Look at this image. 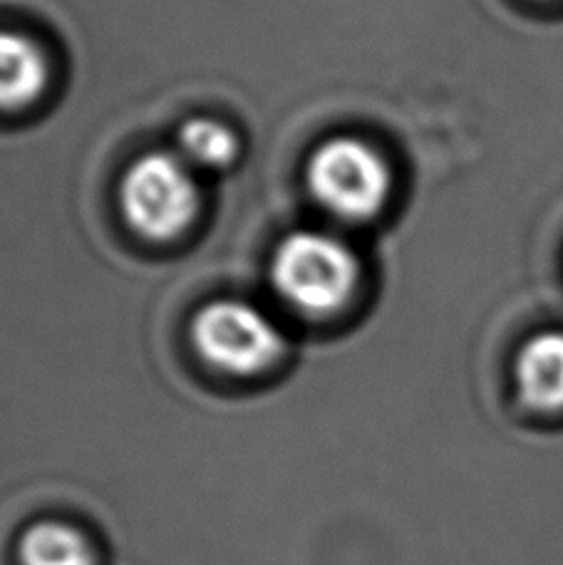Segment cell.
I'll list each match as a JSON object with an SVG mask.
<instances>
[{"instance_id": "1", "label": "cell", "mask_w": 563, "mask_h": 565, "mask_svg": "<svg viewBox=\"0 0 563 565\" xmlns=\"http://www.w3.org/2000/svg\"><path fill=\"white\" fill-rule=\"evenodd\" d=\"M270 286L306 316H328L353 296L358 258L346 241L326 231H296L280 241L270 258Z\"/></svg>"}, {"instance_id": "2", "label": "cell", "mask_w": 563, "mask_h": 565, "mask_svg": "<svg viewBox=\"0 0 563 565\" xmlns=\"http://www.w3.org/2000/svg\"><path fill=\"white\" fill-rule=\"evenodd\" d=\"M196 174L177 151H149L132 161L119 184L127 224L152 241L177 238L199 211Z\"/></svg>"}, {"instance_id": "3", "label": "cell", "mask_w": 563, "mask_h": 565, "mask_svg": "<svg viewBox=\"0 0 563 565\" xmlns=\"http://www.w3.org/2000/svg\"><path fill=\"white\" fill-rule=\"evenodd\" d=\"M308 191L340 221H368L385 209L390 169L380 151L355 137H333L310 154Z\"/></svg>"}, {"instance_id": "4", "label": "cell", "mask_w": 563, "mask_h": 565, "mask_svg": "<svg viewBox=\"0 0 563 565\" xmlns=\"http://www.w3.org/2000/svg\"><path fill=\"white\" fill-rule=\"evenodd\" d=\"M199 355L231 375H256L284 355L286 338L276 320L254 302L214 300L191 322Z\"/></svg>"}, {"instance_id": "5", "label": "cell", "mask_w": 563, "mask_h": 565, "mask_svg": "<svg viewBox=\"0 0 563 565\" xmlns=\"http://www.w3.org/2000/svg\"><path fill=\"white\" fill-rule=\"evenodd\" d=\"M517 392L541 415L563 412V330L539 332L524 342L514 365Z\"/></svg>"}, {"instance_id": "6", "label": "cell", "mask_w": 563, "mask_h": 565, "mask_svg": "<svg viewBox=\"0 0 563 565\" xmlns=\"http://www.w3.org/2000/svg\"><path fill=\"white\" fill-rule=\"evenodd\" d=\"M47 57L35 40L0 30V109H18L45 93Z\"/></svg>"}, {"instance_id": "7", "label": "cell", "mask_w": 563, "mask_h": 565, "mask_svg": "<svg viewBox=\"0 0 563 565\" xmlns=\"http://www.w3.org/2000/svg\"><path fill=\"white\" fill-rule=\"evenodd\" d=\"M18 556L23 565H95L89 541L63 521H40L20 539Z\"/></svg>"}, {"instance_id": "8", "label": "cell", "mask_w": 563, "mask_h": 565, "mask_svg": "<svg viewBox=\"0 0 563 565\" xmlns=\"http://www.w3.org/2000/svg\"><path fill=\"white\" fill-rule=\"evenodd\" d=\"M177 154L194 171H221L234 164L238 154V139L234 129L224 122L194 117L177 132Z\"/></svg>"}]
</instances>
